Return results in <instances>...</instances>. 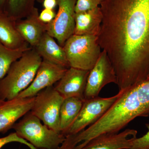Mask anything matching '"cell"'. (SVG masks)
<instances>
[{
    "label": "cell",
    "mask_w": 149,
    "mask_h": 149,
    "mask_svg": "<svg viewBox=\"0 0 149 149\" xmlns=\"http://www.w3.org/2000/svg\"><path fill=\"white\" fill-rule=\"evenodd\" d=\"M56 15V13L54 10L44 9L39 14V18L43 23L49 24L53 21Z\"/></svg>",
    "instance_id": "cell-24"
},
{
    "label": "cell",
    "mask_w": 149,
    "mask_h": 149,
    "mask_svg": "<svg viewBox=\"0 0 149 149\" xmlns=\"http://www.w3.org/2000/svg\"><path fill=\"white\" fill-rule=\"evenodd\" d=\"M137 133L136 130L127 129L118 133L103 134L91 140L83 149H130Z\"/></svg>",
    "instance_id": "cell-13"
},
{
    "label": "cell",
    "mask_w": 149,
    "mask_h": 149,
    "mask_svg": "<svg viewBox=\"0 0 149 149\" xmlns=\"http://www.w3.org/2000/svg\"><path fill=\"white\" fill-rule=\"evenodd\" d=\"M14 21L9 16L0 13V42L12 49L31 47L22 37Z\"/></svg>",
    "instance_id": "cell-17"
},
{
    "label": "cell",
    "mask_w": 149,
    "mask_h": 149,
    "mask_svg": "<svg viewBox=\"0 0 149 149\" xmlns=\"http://www.w3.org/2000/svg\"><path fill=\"white\" fill-rule=\"evenodd\" d=\"M146 126L148 132L142 137L136 138L130 149H149V124H146Z\"/></svg>",
    "instance_id": "cell-23"
},
{
    "label": "cell",
    "mask_w": 149,
    "mask_h": 149,
    "mask_svg": "<svg viewBox=\"0 0 149 149\" xmlns=\"http://www.w3.org/2000/svg\"><path fill=\"white\" fill-rule=\"evenodd\" d=\"M68 68L43 60L32 83L19 94L17 97H35L40 91L58 82Z\"/></svg>",
    "instance_id": "cell-10"
},
{
    "label": "cell",
    "mask_w": 149,
    "mask_h": 149,
    "mask_svg": "<svg viewBox=\"0 0 149 149\" xmlns=\"http://www.w3.org/2000/svg\"><path fill=\"white\" fill-rule=\"evenodd\" d=\"M6 0H0V6L2 5L5 2Z\"/></svg>",
    "instance_id": "cell-26"
},
{
    "label": "cell",
    "mask_w": 149,
    "mask_h": 149,
    "mask_svg": "<svg viewBox=\"0 0 149 149\" xmlns=\"http://www.w3.org/2000/svg\"><path fill=\"white\" fill-rule=\"evenodd\" d=\"M35 99L17 97L3 101L0 104V133L7 132L19 118L31 111Z\"/></svg>",
    "instance_id": "cell-12"
},
{
    "label": "cell",
    "mask_w": 149,
    "mask_h": 149,
    "mask_svg": "<svg viewBox=\"0 0 149 149\" xmlns=\"http://www.w3.org/2000/svg\"><path fill=\"white\" fill-rule=\"evenodd\" d=\"M13 142H17L24 144L30 149H35V147L24 139L19 137L15 132L11 133L6 137L0 138V149L6 144Z\"/></svg>",
    "instance_id": "cell-22"
},
{
    "label": "cell",
    "mask_w": 149,
    "mask_h": 149,
    "mask_svg": "<svg viewBox=\"0 0 149 149\" xmlns=\"http://www.w3.org/2000/svg\"><path fill=\"white\" fill-rule=\"evenodd\" d=\"M42 60L35 48L31 47L24 52L12 63L5 76L0 80V100L15 98L28 88Z\"/></svg>",
    "instance_id": "cell-3"
},
{
    "label": "cell",
    "mask_w": 149,
    "mask_h": 149,
    "mask_svg": "<svg viewBox=\"0 0 149 149\" xmlns=\"http://www.w3.org/2000/svg\"><path fill=\"white\" fill-rule=\"evenodd\" d=\"M36 0H9L10 17L18 20L27 17L35 8Z\"/></svg>",
    "instance_id": "cell-20"
},
{
    "label": "cell",
    "mask_w": 149,
    "mask_h": 149,
    "mask_svg": "<svg viewBox=\"0 0 149 149\" xmlns=\"http://www.w3.org/2000/svg\"><path fill=\"white\" fill-rule=\"evenodd\" d=\"M102 15L100 6L93 9L75 13L74 35L97 36Z\"/></svg>",
    "instance_id": "cell-16"
},
{
    "label": "cell",
    "mask_w": 149,
    "mask_h": 149,
    "mask_svg": "<svg viewBox=\"0 0 149 149\" xmlns=\"http://www.w3.org/2000/svg\"><path fill=\"white\" fill-rule=\"evenodd\" d=\"M31 47L12 49L7 47L0 42V80L5 76L12 63Z\"/></svg>",
    "instance_id": "cell-19"
},
{
    "label": "cell",
    "mask_w": 149,
    "mask_h": 149,
    "mask_svg": "<svg viewBox=\"0 0 149 149\" xmlns=\"http://www.w3.org/2000/svg\"><path fill=\"white\" fill-rule=\"evenodd\" d=\"M39 16L38 9L35 7L28 16L15 23L22 37L32 48L36 47L47 32V24L40 21Z\"/></svg>",
    "instance_id": "cell-14"
},
{
    "label": "cell",
    "mask_w": 149,
    "mask_h": 149,
    "mask_svg": "<svg viewBox=\"0 0 149 149\" xmlns=\"http://www.w3.org/2000/svg\"><path fill=\"white\" fill-rule=\"evenodd\" d=\"M117 84V78L114 68L106 53L102 50L101 54L88 75L85 93V99L98 97L105 85Z\"/></svg>",
    "instance_id": "cell-9"
},
{
    "label": "cell",
    "mask_w": 149,
    "mask_h": 149,
    "mask_svg": "<svg viewBox=\"0 0 149 149\" xmlns=\"http://www.w3.org/2000/svg\"><path fill=\"white\" fill-rule=\"evenodd\" d=\"M100 0H77L75 6V13L93 9L100 5Z\"/></svg>",
    "instance_id": "cell-21"
},
{
    "label": "cell",
    "mask_w": 149,
    "mask_h": 149,
    "mask_svg": "<svg viewBox=\"0 0 149 149\" xmlns=\"http://www.w3.org/2000/svg\"><path fill=\"white\" fill-rule=\"evenodd\" d=\"M58 10L53 21L47 25V32L62 47L74 35L75 6L77 0H57Z\"/></svg>",
    "instance_id": "cell-8"
},
{
    "label": "cell",
    "mask_w": 149,
    "mask_h": 149,
    "mask_svg": "<svg viewBox=\"0 0 149 149\" xmlns=\"http://www.w3.org/2000/svg\"><path fill=\"white\" fill-rule=\"evenodd\" d=\"M70 67L90 71L102 51L97 36L72 35L63 46Z\"/></svg>",
    "instance_id": "cell-5"
},
{
    "label": "cell",
    "mask_w": 149,
    "mask_h": 149,
    "mask_svg": "<svg viewBox=\"0 0 149 149\" xmlns=\"http://www.w3.org/2000/svg\"><path fill=\"white\" fill-rule=\"evenodd\" d=\"M35 49L44 60L65 67H70L63 47L46 32Z\"/></svg>",
    "instance_id": "cell-15"
},
{
    "label": "cell",
    "mask_w": 149,
    "mask_h": 149,
    "mask_svg": "<svg viewBox=\"0 0 149 149\" xmlns=\"http://www.w3.org/2000/svg\"><path fill=\"white\" fill-rule=\"evenodd\" d=\"M90 71L69 67L54 88L64 99L75 97L84 100Z\"/></svg>",
    "instance_id": "cell-11"
},
{
    "label": "cell",
    "mask_w": 149,
    "mask_h": 149,
    "mask_svg": "<svg viewBox=\"0 0 149 149\" xmlns=\"http://www.w3.org/2000/svg\"><path fill=\"white\" fill-rule=\"evenodd\" d=\"M42 3L45 9L54 10L56 7L58 6L57 0H44Z\"/></svg>",
    "instance_id": "cell-25"
},
{
    "label": "cell",
    "mask_w": 149,
    "mask_h": 149,
    "mask_svg": "<svg viewBox=\"0 0 149 149\" xmlns=\"http://www.w3.org/2000/svg\"><path fill=\"white\" fill-rule=\"evenodd\" d=\"M98 42L117 78L119 92L149 74V0H104Z\"/></svg>",
    "instance_id": "cell-1"
},
{
    "label": "cell",
    "mask_w": 149,
    "mask_h": 149,
    "mask_svg": "<svg viewBox=\"0 0 149 149\" xmlns=\"http://www.w3.org/2000/svg\"><path fill=\"white\" fill-rule=\"evenodd\" d=\"M64 100L54 86L48 87L35 96L30 111L42 121L44 125L57 133H61L60 113Z\"/></svg>",
    "instance_id": "cell-6"
},
{
    "label": "cell",
    "mask_w": 149,
    "mask_h": 149,
    "mask_svg": "<svg viewBox=\"0 0 149 149\" xmlns=\"http://www.w3.org/2000/svg\"><path fill=\"white\" fill-rule=\"evenodd\" d=\"M35 149H37V148H35Z\"/></svg>",
    "instance_id": "cell-31"
},
{
    "label": "cell",
    "mask_w": 149,
    "mask_h": 149,
    "mask_svg": "<svg viewBox=\"0 0 149 149\" xmlns=\"http://www.w3.org/2000/svg\"><path fill=\"white\" fill-rule=\"evenodd\" d=\"M3 101H2L0 100V104H1L2 103V102Z\"/></svg>",
    "instance_id": "cell-28"
},
{
    "label": "cell",
    "mask_w": 149,
    "mask_h": 149,
    "mask_svg": "<svg viewBox=\"0 0 149 149\" xmlns=\"http://www.w3.org/2000/svg\"><path fill=\"white\" fill-rule=\"evenodd\" d=\"M118 92L120 95L116 101L97 121L70 136V142L75 148H83L100 135L119 133L136 118L149 117V80Z\"/></svg>",
    "instance_id": "cell-2"
},
{
    "label": "cell",
    "mask_w": 149,
    "mask_h": 149,
    "mask_svg": "<svg viewBox=\"0 0 149 149\" xmlns=\"http://www.w3.org/2000/svg\"><path fill=\"white\" fill-rule=\"evenodd\" d=\"M101 1V2L102 1H104V0H100Z\"/></svg>",
    "instance_id": "cell-30"
},
{
    "label": "cell",
    "mask_w": 149,
    "mask_h": 149,
    "mask_svg": "<svg viewBox=\"0 0 149 149\" xmlns=\"http://www.w3.org/2000/svg\"><path fill=\"white\" fill-rule=\"evenodd\" d=\"M146 79H149V74L148 75V77H147V78Z\"/></svg>",
    "instance_id": "cell-29"
},
{
    "label": "cell",
    "mask_w": 149,
    "mask_h": 149,
    "mask_svg": "<svg viewBox=\"0 0 149 149\" xmlns=\"http://www.w3.org/2000/svg\"><path fill=\"white\" fill-rule=\"evenodd\" d=\"M12 128L19 137L39 149H59L65 136L43 125L31 111L15 123Z\"/></svg>",
    "instance_id": "cell-4"
},
{
    "label": "cell",
    "mask_w": 149,
    "mask_h": 149,
    "mask_svg": "<svg viewBox=\"0 0 149 149\" xmlns=\"http://www.w3.org/2000/svg\"><path fill=\"white\" fill-rule=\"evenodd\" d=\"M120 94L118 92L109 97L85 99L79 114L65 136L79 133L97 121L116 101Z\"/></svg>",
    "instance_id": "cell-7"
},
{
    "label": "cell",
    "mask_w": 149,
    "mask_h": 149,
    "mask_svg": "<svg viewBox=\"0 0 149 149\" xmlns=\"http://www.w3.org/2000/svg\"><path fill=\"white\" fill-rule=\"evenodd\" d=\"M83 100L75 97L65 99L61 107L60 126L61 133L66 136L70 128L80 112Z\"/></svg>",
    "instance_id": "cell-18"
},
{
    "label": "cell",
    "mask_w": 149,
    "mask_h": 149,
    "mask_svg": "<svg viewBox=\"0 0 149 149\" xmlns=\"http://www.w3.org/2000/svg\"><path fill=\"white\" fill-rule=\"evenodd\" d=\"M36 1H37L38 2H39V3H42L43 2V1H44V0H36Z\"/></svg>",
    "instance_id": "cell-27"
}]
</instances>
